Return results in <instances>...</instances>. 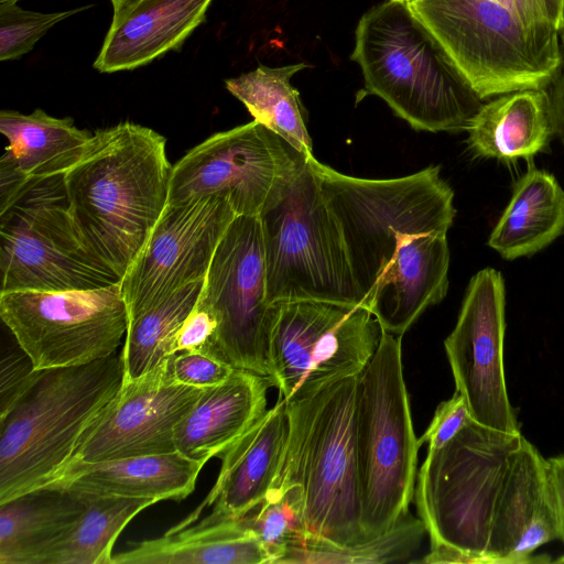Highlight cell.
Here are the masks:
<instances>
[{
  "label": "cell",
  "instance_id": "obj_31",
  "mask_svg": "<svg viewBox=\"0 0 564 564\" xmlns=\"http://www.w3.org/2000/svg\"><path fill=\"white\" fill-rule=\"evenodd\" d=\"M303 498L299 487L274 488L259 506L258 512L242 517L272 557V564L294 544L308 535Z\"/></svg>",
  "mask_w": 564,
  "mask_h": 564
},
{
  "label": "cell",
  "instance_id": "obj_38",
  "mask_svg": "<svg viewBox=\"0 0 564 564\" xmlns=\"http://www.w3.org/2000/svg\"><path fill=\"white\" fill-rule=\"evenodd\" d=\"M32 180L19 169L11 154L4 150L0 160V212L11 205Z\"/></svg>",
  "mask_w": 564,
  "mask_h": 564
},
{
  "label": "cell",
  "instance_id": "obj_4",
  "mask_svg": "<svg viewBox=\"0 0 564 564\" xmlns=\"http://www.w3.org/2000/svg\"><path fill=\"white\" fill-rule=\"evenodd\" d=\"M123 378L121 354L33 371L0 414V503L44 488L64 471Z\"/></svg>",
  "mask_w": 564,
  "mask_h": 564
},
{
  "label": "cell",
  "instance_id": "obj_3",
  "mask_svg": "<svg viewBox=\"0 0 564 564\" xmlns=\"http://www.w3.org/2000/svg\"><path fill=\"white\" fill-rule=\"evenodd\" d=\"M521 432L470 421L446 445L427 449L414 500L430 536L420 563L490 564L488 547L503 511Z\"/></svg>",
  "mask_w": 564,
  "mask_h": 564
},
{
  "label": "cell",
  "instance_id": "obj_30",
  "mask_svg": "<svg viewBox=\"0 0 564 564\" xmlns=\"http://www.w3.org/2000/svg\"><path fill=\"white\" fill-rule=\"evenodd\" d=\"M425 534L421 519L408 513L387 533L355 546H338L319 539L306 538L290 546L275 564L411 562V555L420 549Z\"/></svg>",
  "mask_w": 564,
  "mask_h": 564
},
{
  "label": "cell",
  "instance_id": "obj_1",
  "mask_svg": "<svg viewBox=\"0 0 564 564\" xmlns=\"http://www.w3.org/2000/svg\"><path fill=\"white\" fill-rule=\"evenodd\" d=\"M308 163L345 243L362 303L382 330L402 336L448 290L447 231L456 210L440 165L362 178Z\"/></svg>",
  "mask_w": 564,
  "mask_h": 564
},
{
  "label": "cell",
  "instance_id": "obj_45",
  "mask_svg": "<svg viewBox=\"0 0 564 564\" xmlns=\"http://www.w3.org/2000/svg\"><path fill=\"white\" fill-rule=\"evenodd\" d=\"M392 1H398V2H404V3H408V2H410L411 0H392Z\"/></svg>",
  "mask_w": 564,
  "mask_h": 564
},
{
  "label": "cell",
  "instance_id": "obj_40",
  "mask_svg": "<svg viewBox=\"0 0 564 564\" xmlns=\"http://www.w3.org/2000/svg\"><path fill=\"white\" fill-rule=\"evenodd\" d=\"M552 108L554 120V133L564 143V67L552 84Z\"/></svg>",
  "mask_w": 564,
  "mask_h": 564
},
{
  "label": "cell",
  "instance_id": "obj_37",
  "mask_svg": "<svg viewBox=\"0 0 564 564\" xmlns=\"http://www.w3.org/2000/svg\"><path fill=\"white\" fill-rule=\"evenodd\" d=\"M530 22H544L558 30L564 0H497Z\"/></svg>",
  "mask_w": 564,
  "mask_h": 564
},
{
  "label": "cell",
  "instance_id": "obj_25",
  "mask_svg": "<svg viewBox=\"0 0 564 564\" xmlns=\"http://www.w3.org/2000/svg\"><path fill=\"white\" fill-rule=\"evenodd\" d=\"M564 232V189L546 171L531 167L516 183L488 246L506 260L531 256Z\"/></svg>",
  "mask_w": 564,
  "mask_h": 564
},
{
  "label": "cell",
  "instance_id": "obj_20",
  "mask_svg": "<svg viewBox=\"0 0 564 564\" xmlns=\"http://www.w3.org/2000/svg\"><path fill=\"white\" fill-rule=\"evenodd\" d=\"M269 387L264 378L235 369L223 383L205 388L175 427V449L203 464L220 456L267 411Z\"/></svg>",
  "mask_w": 564,
  "mask_h": 564
},
{
  "label": "cell",
  "instance_id": "obj_26",
  "mask_svg": "<svg viewBox=\"0 0 564 564\" xmlns=\"http://www.w3.org/2000/svg\"><path fill=\"white\" fill-rule=\"evenodd\" d=\"M0 131L9 142L6 150L31 178L64 175L93 134L77 128L72 118H56L42 109L30 115L1 110Z\"/></svg>",
  "mask_w": 564,
  "mask_h": 564
},
{
  "label": "cell",
  "instance_id": "obj_15",
  "mask_svg": "<svg viewBox=\"0 0 564 564\" xmlns=\"http://www.w3.org/2000/svg\"><path fill=\"white\" fill-rule=\"evenodd\" d=\"M505 281L492 268L469 281L456 325L444 340L456 391L474 421L487 427L520 432L505 376Z\"/></svg>",
  "mask_w": 564,
  "mask_h": 564
},
{
  "label": "cell",
  "instance_id": "obj_5",
  "mask_svg": "<svg viewBox=\"0 0 564 564\" xmlns=\"http://www.w3.org/2000/svg\"><path fill=\"white\" fill-rule=\"evenodd\" d=\"M350 58L361 68L366 94L414 130L467 131L484 104L408 3L384 0L364 13Z\"/></svg>",
  "mask_w": 564,
  "mask_h": 564
},
{
  "label": "cell",
  "instance_id": "obj_23",
  "mask_svg": "<svg viewBox=\"0 0 564 564\" xmlns=\"http://www.w3.org/2000/svg\"><path fill=\"white\" fill-rule=\"evenodd\" d=\"M467 131L476 156L529 159L544 151L554 133L551 95L543 88L497 96L482 104Z\"/></svg>",
  "mask_w": 564,
  "mask_h": 564
},
{
  "label": "cell",
  "instance_id": "obj_17",
  "mask_svg": "<svg viewBox=\"0 0 564 564\" xmlns=\"http://www.w3.org/2000/svg\"><path fill=\"white\" fill-rule=\"evenodd\" d=\"M171 358L144 376L122 382L118 393L83 435L67 467L76 463L176 451L175 427L204 389L175 381Z\"/></svg>",
  "mask_w": 564,
  "mask_h": 564
},
{
  "label": "cell",
  "instance_id": "obj_34",
  "mask_svg": "<svg viewBox=\"0 0 564 564\" xmlns=\"http://www.w3.org/2000/svg\"><path fill=\"white\" fill-rule=\"evenodd\" d=\"M471 416L463 395L455 393L438 404L434 416L423 435L417 438L420 447L429 445V449H438L454 438L470 421Z\"/></svg>",
  "mask_w": 564,
  "mask_h": 564
},
{
  "label": "cell",
  "instance_id": "obj_44",
  "mask_svg": "<svg viewBox=\"0 0 564 564\" xmlns=\"http://www.w3.org/2000/svg\"><path fill=\"white\" fill-rule=\"evenodd\" d=\"M19 0H0V2H18Z\"/></svg>",
  "mask_w": 564,
  "mask_h": 564
},
{
  "label": "cell",
  "instance_id": "obj_16",
  "mask_svg": "<svg viewBox=\"0 0 564 564\" xmlns=\"http://www.w3.org/2000/svg\"><path fill=\"white\" fill-rule=\"evenodd\" d=\"M236 217L221 197L167 205L121 278L128 319L175 291L204 281L216 248Z\"/></svg>",
  "mask_w": 564,
  "mask_h": 564
},
{
  "label": "cell",
  "instance_id": "obj_8",
  "mask_svg": "<svg viewBox=\"0 0 564 564\" xmlns=\"http://www.w3.org/2000/svg\"><path fill=\"white\" fill-rule=\"evenodd\" d=\"M355 438L367 541L409 513L417 475L419 441L403 377L401 336L382 330L377 350L358 376Z\"/></svg>",
  "mask_w": 564,
  "mask_h": 564
},
{
  "label": "cell",
  "instance_id": "obj_39",
  "mask_svg": "<svg viewBox=\"0 0 564 564\" xmlns=\"http://www.w3.org/2000/svg\"><path fill=\"white\" fill-rule=\"evenodd\" d=\"M546 476L558 519L560 540L564 543V454L545 458Z\"/></svg>",
  "mask_w": 564,
  "mask_h": 564
},
{
  "label": "cell",
  "instance_id": "obj_27",
  "mask_svg": "<svg viewBox=\"0 0 564 564\" xmlns=\"http://www.w3.org/2000/svg\"><path fill=\"white\" fill-rule=\"evenodd\" d=\"M308 67L305 63L256 69L226 79V88L248 109L253 120L260 122L295 150L313 155L305 108L299 91L291 85L297 72Z\"/></svg>",
  "mask_w": 564,
  "mask_h": 564
},
{
  "label": "cell",
  "instance_id": "obj_14",
  "mask_svg": "<svg viewBox=\"0 0 564 564\" xmlns=\"http://www.w3.org/2000/svg\"><path fill=\"white\" fill-rule=\"evenodd\" d=\"M305 156L256 120L217 132L172 166L167 205L221 197L258 217Z\"/></svg>",
  "mask_w": 564,
  "mask_h": 564
},
{
  "label": "cell",
  "instance_id": "obj_7",
  "mask_svg": "<svg viewBox=\"0 0 564 564\" xmlns=\"http://www.w3.org/2000/svg\"><path fill=\"white\" fill-rule=\"evenodd\" d=\"M410 10L482 99L545 89L563 69L558 30L497 0H411Z\"/></svg>",
  "mask_w": 564,
  "mask_h": 564
},
{
  "label": "cell",
  "instance_id": "obj_22",
  "mask_svg": "<svg viewBox=\"0 0 564 564\" xmlns=\"http://www.w3.org/2000/svg\"><path fill=\"white\" fill-rule=\"evenodd\" d=\"M112 564H272V557L242 518L206 516L133 544L113 555Z\"/></svg>",
  "mask_w": 564,
  "mask_h": 564
},
{
  "label": "cell",
  "instance_id": "obj_24",
  "mask_svg": "<svg viewBox=\"0 0 564 564\" xmlns=\"http://www.w3.org/2000/svg\"><path fill=\"white\" fill-rule=\"evenodd\" d=\"M86 506V495L52 488L0 503V564H43Z\"/></svg>",
  "mask_w": 564,
  "mask_h": 564
},
{
  "label": "cell",
  "instance_id": "obj_10",
  "mask_svg": "<svg viewBox=\"0 0 564 564\" xmlns=\"http://www.w3.org/2000/svg\"><path fill=\"white\" fill-rule=\"evenodd\" d=\"M1 292L91 290L119 283L84 247L63 175L33 178L0 212Z\"/></svg>",
  "mask_w": 564,
  "mask_h": 564
},
{
  "label": "cell",
  "instance_id": "obj_11",
  "mask_svg": "<svg viewBox=\"0 0 564 564\" xmlns=\"http://www.w3.org/2000/svg\"><path fill=\"white\" fill-rule=\"evenodd\" d=\"M197 303L216 321L215 333L202 351L273 386L275 303H269L267 296L259 217L237 216L232 220L216 248Z\"/></svg>",
  "mask_w": 564,
  "mask_h": 564
},
{
  "label": "cell",
  "instance_id": "obj_6",
  "mask_svg": "<svg viewBox=\"0 0 564 564\" xmlns=\"http://www.w3.org/2000/svg\"><path fill=\"white\" fill-rule=\"evenodd\" d=\"M358 376L284 399L289 437L272 488L299 487L306 538L338 546L367 542L355 438Z\"/></svg>",
  "mask_w": 564,
  "mask_h": 564
},
{
  "label": "cell",
  "instance_id": "obj_36",
  "mask_svg": "<svg viewBox=\"0 0 564 564\" xmlns=\"http://www.w3.org/2000/svg\"><path fill=\"white\" fill-rule=\"evenodd\" d=\"M28 355L11 354L1 360L0 414H3L21 393L34 371Z\"/></svg>",
  "mask_w": 564,
  "mask_h": 564
},
{
  "label": "cell",
  "instance_id": "obj_28",
  "mask_svg": "<svg viewBox=\"0 0 564 564\" xmlns=\"http://www.w3.org/2000/svg\"><path fill=\"white\" fill-rule=\"evenodd\" d=\"M87 506L74 527L45 555L43 564H112V547L121 531L151 498L87 495Z\"/></svg>",
  "mask_w": 564,
  "mask_h": 564
},
{
  "label": "cell",
  "instance_id": "obj_33",
  "mask_svg": "<svg viewBox=\"0 0 564 564\" xmlns=\"http://www.w3.org/2000/svg\"><path fill=\"white\" fill-rule=\"evenodd\" d=\"M171 373L178 383L205 389L226 381L235 370L228 364L203 351H180L171 358Z\"/></svg>",
  "mask_w": 564,
  "mask_h": 564
},
{
  "label": "cell",
  "instance_id": "obj_19",
  "mask_svg": "<svg viewBox=\"0 0 564 564\" xmlns=\"http://www.w3.org/2000/svg\"><path fill=\"white\" fill-rule=\"evenodd\" d=\"M213 0H134L113 10L94 67L101 73L133 69L178 50L204 21Z\"/></svg>",
  "mask_w": 564,
  "mask_h": 564
},
{
  "label": "cell",
  "instance_id": "obj_12",
  "mask_svg": "<svg viewBox=\"0 0 564 564\" xmlns=\"http://www.w3.org/2000/svg\"><path fill=\"white\" fill-rule=\"evenodd\" d=\"M0 316L35 370L111 356L128 328L120 282L91 290L1 292Z\"/></svg>",
  "mask_w": 564,
  "mask_h": 564
},
{
  "label": "cell",
  "instance_id": "obj_42",
  "mask_svg": "<svg viewBox=\"0 0 564 564\" xmlns=\"http://www.w3.org/2000/svg\"><path fill=\"white\" fill-rule=\"evenodd\" d=\"M110 1L112 3L113 10H118L134 0H110Z\"/></svg>",
  "mask_w": 564,
  "mask_h": 564
},
{
  "label": "cell",
  "instance_id": "obj_29",
  "mask_svg": "<svg viewBox=\"0 0 564 564\" xmlns=\"http://www.w3.org/2000/svg\"><path fill=\"white\" fill-rule=\"evenodd\" d=\"M204 281L191 283L128 319L121 357L123 383L135 380L169 357L177 330L195 307Z\"/></svg>",
  "mask_w": 564,
  "mask_h": 564
},
{
  "label": "cell",
  "instance_id": "obj_2",
  "mask_svg": "<svg viewBox=\"0 0 564 564\" xmlns=\"http://www.w3.org/2000/svg\"><path fill=\"white\" fill-rule=\"evenodd\" d=\"M172 166L162 134L124 121L93 132L63 175L82 243L119 279L167 206Z\"/></svg>",
  "mask_w": 564,
  "mask_h": 564
},
{
  "label": "cell",
  "instance_id": "obj_32",
  "mask_svg": "<svg viewBox=\"0 0 564 564\" xmlns=\"http://www.w3.org/2000/svg\"><path fill=\"white\" fill-rule=\"evenodd\" d=\"M86 8L44 13L24 10L17 2H0V61L29 53L51 28Z\"/></svg>",
  "mask_w": 564,
  "mask_h": 564
},
{
  "label": "cell",
  "instance_id": "obj_21",
  "mask_svg": "<svg viewBox=\"0 0 564 564\" xmlns=\"http://www.w3.org/2000/svg\"><path fill=\"white\" fill-rule=\"evenodd\" d=\"M205 464L177 451L69 465L44 488L76 494L182 500L195 489Z\"/></svg>",
  "mask_w": 564,
  "mask_h": 564
},
{
  "label": "cell",
  "instance_id": "obj_9",
  "mask_svg": "<svg viewBox=\"0 0 564 564\" xmlns=\"http://www.w3.org/2000/svg\"><path fill=\"white\" fill-rule=\"evenodd\" d=\"M307 156L258 216L268 301L364 305L340 229Z\"/></svg>",
  "mask_w": 564,
  "mask_h": 564
},
{
  "label": "cell",
  "instance_id": "obj_13",
  "mask_svg": "<svg viewBox=\"0 0 564 564\" xmlns=\"http://www.w3.org/2000/svg\"><path fill=\"white\" fill-rule=\"evenodd\" d=\"M381 334L365 305L276 302L271 335L273 386L288 400L359 375L375 355Z\"/></svg>",
  "mask_w": 564,
  "mask_h": 564
},
{
  "label": "cell",
  "instance_id": "obj_43",
  "mask_svg": "<svg viewBox=\"0 0 564 564\" xmlns=\"http://www.w3.org/2000/svg\"><path fill=\"white\" fill-rule=\"evenodd\" d=\"M553 562L564 564V555H561L560 557L555 558Z\"/></svg>",
  "mask_w": 564,
  "mask_h": 564
},
{
  "label": "cell",
  "instance_id": "obj_35",
  "mask_svg": "<svg viewBox=\"0 0 564 564\" xmlns=\"http://www.w3.org/2000/svg\"><path fill=\"white\" fill-rule=\"evenodd\" d=\"M215 329L214 316L207 308L196 303L175 335L172 346L173 355L180 351H202L210 341Z\"/></svg>",
  "mask_w": 564,
  "mask_h": 564
},
{
  "label": "cell",
  "instance_id": "obj_41",
  "mask_svg": "<svg viewBox=\"0 0 564 564\" xmlns=\"http://www.w3.org/2000/svg\"><path fill=\"white\" fill-rule=\"evenodd\" d=\"M558 34H560V40L562 42V45L564 47V1H563L562 15H561V22H560V28H558Z\"/></svg>",
  "mask_w": 564,
  "mask_h": 564
},
{
  "label": "cell",
  "instance_id": "obj_18",
  "mask_svg": "<svg viewBox=\"0 0 564 564\" xmlns=\"http://www.w3.org/2000/svg\"><path fill=\"white\" fill-rule=\"evenodd\" d=\"M289 437L286 403L282 398L267 410L220 456L217 480L206 499L178 527L199 519L212 507V519H240L259 507L279 476Z\"/></svg>",
  "mask_w": 564,
  "mask_h": 564
}]
</instances>
